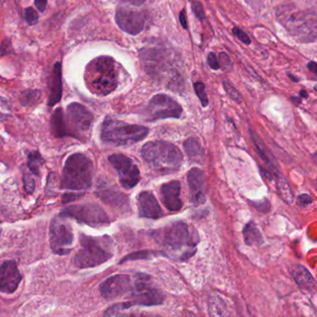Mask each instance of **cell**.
<instances>
[{
	"mask_svg": "<svg viewBox=\"0 0 317 317\" xmlns=\"http://www.w3.org/2000/svg\"><path fill=\"white\" fill-rule=\"evenodd\" d=\"M276 17L296 40L302 43L316 40L315 11H300L291 5H282L277 9Z\"/></svg>",
	"mask_w": 317,
	"mask_h": 317,
	"instance_id": "7a4b0ae2",
	"label": "cell"
},
{
	"mask_svg": "<svg viewBox=\"0 0 317 317\" xmlns=\"http://www.w3.org/2000/svg\"><path fill=\"white\" fill-rule=\"evenodd\" d=\"M24 186L25 191L27 193H33L35 190V182L34 180L28 176V175H24Z\"/></svg>",
	"mask_w": 317,
	"mask_h": 317,
	"instance_id": "d590c367",
	"label": "cell"
},
{
	"mask_svg": "<svg viewBox=\"0 0 317 317\" xmlns=\"http://www.w3.org/2000/svg\"><path fill=\"white\" fill-rule=\"evenodd\" d=\"M251 136H252L254 144H255L256 149L258 151V155L260 156V159L263 160L265 164L267 165L266 171H269L271 174L273 175L274 180H276L277 177L281 175L280 171H279V166L277 164L276 157L274 156L273 153H271L268 147L265 145V142L260 140V138L258 136L255 135L253 132H251Z\"/></svg>",
	"mask_w": 317,
	"mask_h": 317,
	"instance_id": "ffe728a7",
	"label": "cell"
},
{
	"mask_svg": "<svg viewBox=\"0 0 317 317\" xmlns=\"http://www.w3.org/2000/svg\"><path fill=\"white\" fill-rule=\"evenodd\" d=\"M182 114V106L167 94L153 96L146 108L147 117L152 121L166 118H180Z\"/></svg>",
	"mask_w": 317,
	"mask_h": 317,
	"instance_id": "7c38bea8",
	"label": "cell"
},
{
	"mask_svg": "<svg viewBox=\"0 0 317 317\" xmlns=\"http://www.w3.org/2000/svg\"><path fill=\"white\" fill-rule=\"evenodd\" d=\"M24 18L25 22L30 25H35L38 23L39 17L37 12H35V9L32 7L26 8L24 11Z\"/></svg>",
	"mask_w": 317,
	"mask_h": 317,
	"instance_id": "4dcf8cb0",
	"label": "cell"
},
{
	"mask_svg": "<svg viewBox=\"0 0 317 317\" xmlns=\"http://www.w3.org/2000/svg\"><path fill=\"white\" fill-rule=\"evenodd\" d=\"M233 33H234V35L240 40V41L243 42L244 44H246V45H249L250 44V38H249V36L243 31V30L240 29L239 27H234L233 28Z\"/></svg>",
	"mask_w": 317,
	"mask_h": 317,
	"instance_id": "e575fe53",
	"label": "cell"
},
{
	"mask_svg": "<svg viewBox=\"0 0 317 317\" xmlns=\"http://www.w3.org/2000/svg\"><path fill=\"white\" fill-rule=\"evenodd\" d=\"M131 300L112 306L104 312L106 316L121 315L133 306L160 305L164 302L165 295L153 283L152 277L145 274L136 275L130 291Z\"/></svg>",
	"mask_w": 317,
	"mask_h": 317,
	"instance_id": "3957f363",
	"label": "cell"
},
{
	"mask_svg": "<svg viewBox=\"0 0 317 317\" xmlns=\"http://www.w3.org/2000/svg\"><path fill=\"white\" fill-rule=\"evenodd\" d=\"M49 241L53 252L57 255H67L74 245V233L70 223L60 215L54 218L49 228Z\"/></svg>",
	"mask_w": 317,
	"mask_h": 317,
	"instance_id": "30bf717a",
	"label": "cell"
},
{
	"mask_svg": "<svg viewBox=\"0 0 317 317\" xmlns=\"http://www.w3.org/2000/svg\"><path fill=\"white\" fill-rule=\"evenodd\" d=\"M80 249L74 258L77 268L86 269L96 267L108 261L113 257L111 238L108 236L93 237L81 235L79 237Z\"/></svg>",
	"mask_w": 317,
	"mask_h": 317,
	"instance_id": "5b68a950",
	"label": "cell"
},
{
	"mask_svg": "<svg viewBox=\"0 0 317 317\" xmlns=\"http://www.w3.org/2000/svg\"><path fill=\"white\" fill-rule=\"evenodd\" d=\"M289 77H291L293 81H296V82H298V81H299V79H298V78H296V77H292V75H289Z\"/></svg>",
	"mask_w": 317,
	"mask_h": 317,
	"instance_id": "f6af8a7d",
	"label": "cell"
},
{
	"mask_svg": "<svg viewBox=\"0 0 317 317\" xmlns=\"http://www.w3.org/2000/svg\"><path fill=\"white\" fill-rule=\"evenodd\" d=\"M63 73H62V64L57 62L53 67L52 83L50 93L47 100V105L49 107L57 104L60 102L63 96Z\"/></svg>",
	"mask_w": 317,
	"mask_h": 317,
	"instance_id": "44dd1931",
	"label": "cell"
},
{
	"mask_svg": "<svg viewBox=\"0 0 317 317\" xmlns=\"http://www.w3.org/2000/svg\"><path fill=\"white\" fill-rule=\"evenodd\" d=\"M92 176V161L84 153H73L65 162L61 187L73 191L88 190L91 186Z\"/></svg>",
	"mask_w": 317,
	"mask_h": 317,
	"instance_id": "52a82bcc",
	"label": "cell"
},
{
	"mask_svg": "<svg viewBox=\"0 0 317 317\" xmlns=\"http://www.w3.org/2000/svg\"><path fill=\"white\" fill-rule=\"evenodd\" d=\"M291 274L293 276L295 282L300 288H303L309 291H315L316 282L311 276V273L306 269L304 266L300 265H295L292 267Z\"/></svg>",
	"mask_w": 317,
	"mask_h": 317,
	"instance_id": "7402d4cb",
	"label": "cell"
},
{
	"mask_svg": "<svg viewBox=\"0 0 317 317\" xmlns=\"http://www.w3.org/2000/svg\"><path fill=\"white\" fill-rule=\"evenodd\" d=\"M12 112L9 105V102L4 98L0 97V119L11 117Z\"/></svg>",
	"mask_w": 317,
	"mask_h": 317,
	"instance_id": "836d02e7",
	"label": "cell"
},
{
	"mask_svg": "<svg viewBox=\"0 0 317 317\" xmlns=\"http://www.w3.org/2000/svg\"><path fill=\"white\" fill-rule=\"evenodd\" d=\"M108 160L118 172L119 182L124 188L129 190L135 187L141 180V173L133 160L122 153L112 154Z\"/></svg>",
	"mask_w": 317,
	"mask_h": 317,
	"instance_id": "4fadbf2b",
	"label": "cell"
},
{
	"mask_svg": "<svg viewBox=\"0 0 317 317\" xmlns=\"http://www.w3.org/2000/svg\"><path fill=\"white\" fill-rule=\"evenodd\" d=\"M41 97L39 89H26L20 96V101L23 106H32L35 104Z\"/></svg>",
	"mask_w": 317,
	"mask_h": 317,
	"instance_id": "83f0119b",
	"label": "cell"
},
{
	"mask_svg": "<svg viewBox=\"0 0 317 317\" xmlns=\"http://www.w3.org/2000/svg\"><path fill=\"white\" fill-rule=\"evenodd\" d=\"M124 1L133 6H141L146 0H124Z\"/></svg>",
	"mask_w": 317,
	"mask_h": 317,
	"instance_id": "7bdbcfd3",
	"label": "cell"
},
{
	"mask_svg": "<svg viewBox=\"0 0 317 317\" xmlns=\"http://www.w3.org/2000/svg\"><path fill=\"white\" fill-rule=\"evenodd\" d=\"M99 195L100 198L106 202L107 204H110L115 206H129V199L125 194L118 192V190H112L110 188L102 189L100 190Z\"/></svg>",
	"mask_w": 317,
	"mask_h": 317,
	"instance_id": "cb8c5ba5",
	"label": "cell"
},
{
	"mask_svg": "<svg viewBox=\"0 0 317 317\" xmlns=\"http://www.w3.org/2000/svg\"><path fill=\"white\" fill-rule=\"evenodd\" d=\"M308 68L309 70L312 72L314 75H316V63L315 62H310L308 64Z\"/></svg>",
	"mask_w": 317,
	"mask_h": 317,
	"instance_id": "ee69618b",
	"label": "cell"
},
{
	"mask_svg": "<svg viewBox=\"0 0 317 317\" xmlns=\"http://www.w3.org/2000/svg\"><path fill=\"white\" fill-rule=\"evenodd\" d=\"M180 22H181L182 27H183L184 29H187V28H188V25H187V17H186V12H185V10H182L181 13H180Z\"/></svg>",
	"mask_w": 317,
	"mask_h": 317,
	"instance_id": "60d3db41",
	"label": "cell"
},
{
	"mask_svg": "<svg viewBox=\"0 0 317 317\" xmlns=\"http://www.w3.org/2000/svg\"><path fill=\"white\" fill-rule=\"evenodd\" d=\"M118 27L129 35L140 34L144 28L145 18L141 12L129 8H119L116 13Z\"/></svg>",
	"mask_w": 317,
	"mask_h": 317,
	"instance_id": "5bb4252c",
	"label": "cell"
},
{
	"mask_svg": "<svg viewBox=\"0 0 317 317\" xmlns=\"http://www.w3.org/2000/svg\"><path fill=\"white\" fill-rule=\"evenodd\" d=\"M43 164H44V159H42L41 154L38 152H32L28 154L27 165H28L30 171L35 176L40 175V168Z\"/></svg>",
	"mask_w": 317,
	"mask_h": 317,
	"instance_id": "f1b7e54d",
	"label": "cell"
},
{
	"mask_svg": "<svg viewBox=\"0 0 317 317\" xmlns=\"http://www.w3.org/2000/svg\"><path fill=\"white\" fill-rule=\"evenodd\" d=\"M189 190H190V201L194 205H202L206 201V182L204 172L194 168L187 174Z\"/></svg>",
	"mask_w": 317,
	"mask_h": 317,
	"instance_id": "e0dca14e",
	"label": "cell"
},
{
	"mask_svg": "<svg viewBox=\"0 0 317 317\" xmlns=\"http://www.w3.org/2000/svg\"><path fill=\"white\" fill-rule=\"evenodd\" d=\"M149 129L141 126L106 118L101 125L100 138L103 142L114 146H127L146 138Z\"/></svg>",
	"mask_w": 317,
	"mask_h": 317,
	"instance_id": "ba28073f",
	"label": "cell"
},
{
	"mask_svg": "<svg viewBox=\"0 0 317 317\" xmlns=\"http://www.w3.org/2000/svg\"><path fill=\"white\" fill-rule=\"evenodd\" d=\"M137 203L140 217L156 220L163 215L159 201L151 192H141L138 195Z\"/></svg>",
	"mask_w": 317,
	"mask_h": 317,
	"instance_id": "ac0fdd59",
	"label": "cell"
},
{
	"mask_svg": "<svg viewBox=\"0 0 317 317\" xmlns=\"http://www.w3.org/2000/svg\"><path fill=\"white\" fill-rule=\"evenodd\" d=\"M181 182L171 181L161 186V195L165 206L171 212H179L182 207L181 199Z\"/></svg>",
	"mask_w": 317,
	"mask_h": 317,
	"instance_id": "d6986e66",
	"label": "cell"
},
{
	"mask_svg": "<svg viewBox=\"0 0 317 317\" xmlns=\"http://www.w3.org/2000/svg\"><path fill=\"white\" fill-rule=\"evenodd\" d=\"M132 284L133 280L128 275H116L100 284V293L107 300H114L130 293Z\"/></svg>",
	"mask_w": 317,
	"mask_h": 317,
	"instance_id": "9a60e30c",
	"label": "cell"
},
{
	"mask_svg": "<svg viewBox=\"0 0 317 317\" xmlns=\"http://www.w3.org/2000/svg\"><path fill=\"white\" fill-rule=\"evenodd\" d=\"M12 50V42L10 39H5L0 45V54L2 56L9 54Z\"/></svg>",
	"mask_w": 317,
	"mask_h": 317,
	"instance_id": "74e56055",
	"label": "cell"
},
{
	"mask_svg": "<svg viewBox=\"0 0 317 317\" xmlns=\"http://www.w3.org/2000/svg\"><path fill=\"white\" fill-rule=\"evenodd\" d=\"M83 194H66L64 195V203H67V202H71V201H74V200L77 199V197H80L82 196Z\"/></svg>",
	"mask_w": 317,
	"mask_h": 317,
	"instance_id": "b9f144b4",
	"label": "cell"
},
{
	"mask_svg": "<svg viewBox=\"0 0 317 317\" xmlns=\"http://www.w3.org/2000/svg\"><path fill=\"white\" fill-rule=\"evenodd\" d=\"M191 7H192L193 12L195 14L196 18L200 21H203L205 19V11H204V8L199 1H195V0L192 1Z\"/></svg>",
	"mask_w": 317,
	"mask_h": 317,
	"instance_id": "d6a6232c",
	"label": "cell"
},
{
	"mask_svg": "<svg viewBox=\"0 0 317 317\" xmlns=\"http://www.w3.org/2000/svg\"><path fill=\"white\" fill-rule=\"evenodd\" d=\"M60 215L76 219L78 223H85L93 228H100L110 224L109 216L99 205L94 203H84L66 207Z\"/></svg>",
	"mask_w": 317,
	"mask_h": 317,
	"instance_id": "9c48e42d",
	"label": "cell"
},
{
	"mask_svg": "<svg viewBox=\"0 0 317 317\" xmlns=\"http://www.w3.org/2000/svg\"><path fill=\"white\" fill-rule=\"evenodd\" d=\"M275 181L276 182V189H277L279 196L286 203L291 204L294 200L293 193L286 178L281 174L280 176L277 177Z\"/></svg>",
	"mask_w": 317,
	"mask_h": 317,
	"instance_id": "4316f807",
	"label": "cell"
},
{
	"mask_svg": "<svg viewBox=\"0 0 317 317\" xmlns=\"http://www.w3.org/2000/svg\"><path fill=\"white\" fill-rule=\"evenodd\" d=\"M153 234L165 255L180 261L193 257L199 243L196 230L183 222L172 223Z\"/></svg>",
	"mask_w": 317,
	"mask_h": 317,
	"instance_id": "6da1fadb",
	"label": "cell"
},
{
	"mask_svg": "<svg viewBox=\"0 0 317 317\" xmlns=\"http://www.w3.org/2000/svg\"><path fill=\"white\" fill-rule=\"evenodd\" d=\"M0 234H1V230H0Z\"/></svg>",
	"mask_w": 317,
	"mask_h": 317,
	"instance_id": "bcb514c9",
	"label": "cell"
},
{
	"mask_svg": "<svg viewBox=\"0 0 317 317\" xmlns=\"http://www.w3.org/2000/svg\"><path fill=\"white\" fill-rule=\"evenodd\" d=\"M35 5L39 12H44L47 8V0H35Z\"/></svg>",
	"mask_w": 317,
	"mask_h": 317,
	"instance_id": "ab89813d",
	"label": "cell"
},
{
	"mask_svg": "<svg viewBox=\"0 0 317 317\" xmlns=\"http://www.w3.org/2000/svg\"><path fill=\"white\" fill-rule=\"evenodd\" d=\"M183 148L189 159L194 160V162H201L204 159L205 155L204 149L196 139L194 138L187 139L183 143Z\"/></svg>",
	"mask_w": 317,
	"mask_h": 317,
	"instance_id": "d4e9b609",
	"label": "cell"
},
{
	"mask_svg": "<svg viewBox=\"0 0 317 317\" xmlns=\"http://www.w3.org/2000/svg\"><path fill=\"white\" fill-rule=\"evenodd\" d=\"M223 87H224V89H225L226 93L229 95L230 97H231L233 100H235V101L238 102V103L242 102V96H241L240 93H239V91H238L236 88H234L229 82L224 81V82H223Z\"/></svg>",
	"mask_w": 317,
	"mask_h": 317,
	"instance_id": "1f68e13d",
	"label": "cell"
},
{
	"mask_svg": "<svg viewBox=\"0 0 317 317\" xmlns=\"http://www.w3.org/2000/svg\"><path fill=\"white\" fill-rule=\"evenodd\" d=\"M298 202H299L300 206H307V205L311 204L312 199H311V196L308 194H300V196L298 197Z\"/></svg>",
	"mask_w": 317,
	"mask_h": 317,
	"instance_id": "f35d334b",
	"label": "cell"
},
{
	"mask_svg": "<svg viewBox=\"0 0 317 317\" xmlns=\"http://www.w3.org/2000/svg\"><path fill=\"white\" fill-rule=\"evenodd\" d=\"M86 80L89 88L100 96L113 92L118 87V72L115 61L108 56L93 60L87 67Z\"/></svg>",
	"mask_w": 317,
	"mask_h": 317,
	"instance_id": "8992f818",
	"label": "cell"
},
{
	"mask_svg": "<svg viewBox=\"0 0 317 317\" xmlns=\"http://www.w3.org/2000/svg\"><path fill=\"white\" fill-rule=\"evenodd\" d=\"M23 279L17 263L14 260H6L0 265V292L12 294L16 291Z\"/></svg>",
	"mask_w": 317,
	"mask_h": 317,
	"instance_id": "2e32d148",
	"label": "cell"
},
{
	"mask_svg": "<svg viewBox=\"0 0 317 317\" xmlns=\"http://www.w3.org/2000/svg\"><path fill=\"white\" fill-rule=\"evenodd\" d=\"M244 240L247 246H254V245H261L263 243V238L261 236L260 232L258 231L256 224L250 222L247 223L243 230Z\"/></svg>",
	"mask_w": 317,
	"mask_h": 317,
	"instance_id": "484cf974",
	"label": "cell"
},
{
	"mask_svg": "<svg viewBox=\"0 0 317 317\" xmlns=\"http://www.w3.org/2000/svg\"><path fill=\"white\" fill-rule=\"evenodd\" d=\"M194 87L195 93L197 95V97L199 98L202 106L206 107V106L208 105V98H207L206 88H205L204 83L202 82V81H197V82L194 83Z\"/></svg>",
	"mask_w": 317,
	"mask_h": 317,
	"instance_id": "f546056e",
	"label": "cell"
},
{
	"mask_svg": "<svg viewBox=\"0 0 317 317\" xmlns=\"http://www.w3.org/2000/svg\"><path fill=\"white\" fill-rule=\"evenodd\" d=\"M69 136L83 140L85 134L89 131L93 122V115L88 111L87 107L73 102L67 107V115L65 117Z\"/></svg>",
	"mask_w": 317,
	"mask_h": 317,
	"instance_id": "8fae6325",
	"label": "cell"
},
{
	"mask_svg": "<svg viewBox=\"0 0 317 317\" xmlns=\"http://www.w3.org/2000/svg\"><path fill=\"white\" fill-rule=\"evenodd\" d=\"M141 156L151 169L161 173L178 171L183 161L181 150L171 142L149 141L141 148Z\"/></svg>",
	"mask_w": 317,
	"mask_h": 317,
	"instance_id": "277c9868",
	"label": "cell"
},
{
	"mask_svg": "<svg viewBox=\"0 0 317 317\" xmlns=\"http://www.w3.org/2000/svg\"><path fill=\"white\" fill-rule=\"evenodd\" d=\"M207 64L214 70H218V69L221 68V65H220V63L218 61L217 56H216L215 53L210 52L208 54V56H207Z\"/></svg>",
	"mask_w": 317,
	"mask_h": 317,
	"instance_id": "8d00e7d4",
	"label": "cell"
},
{
	"mask_svg": "<svg viewBox=\"0 0 317 317\" xmlns=\"http://www.w3.org/2000/svg\"><path fill=\"white\" fill-rule=\"evenodd\" d=\"M51 129H52L53 135L57 138L69 136L65 113L61 107L57 108L53 113L52 117H51Z\"/></svg>",
	"mask_w": 317,
	"mask_h": 317,
	"instance_id": "603a6c76",
	"label": "cell"
}]
</instances>
